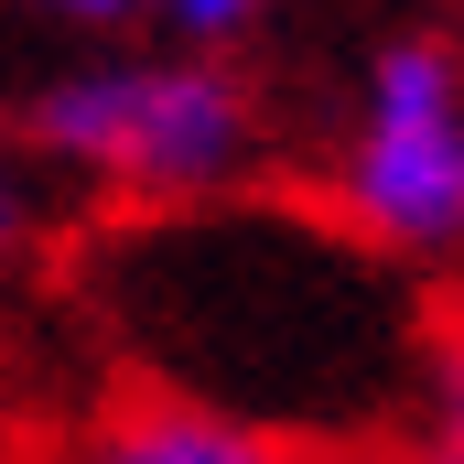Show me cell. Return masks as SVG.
<instances>
[{
	"label": "cell",
	"mask_w": 464,
	"mask_h": 464,
	"mask_svg": "<svg viewBox=\"0 0 464 464\" xmlns=\"http://www.w3.org/2000/svg\"><path fill=\"white\" fill-rule=\"evenodd\" d=\"M33 140L109 184V195H151V206H195L248 173L259 151V119H248V87L217 65V44L195 54H140V65H87L65 87L33 98Z\"/></svg>",
	"instance_id": "obj_1"
},
{
	"label": "cell",
	"mask_w": 464,
	"mask_h": 464,
	"mask_svg": "<svg viewBox=\"0 0 464 464\" xmlns=\"http://www.w3.org/2000/svg\"><path fill=\"white\" fill-rule=\"evenodd\" d=\"M335 195L378 248H411V259L464 248V65H454V44L400 33V44L367 54Z\"/></svg>",
	"instance_id": "obj_2"
},
{
	"label": "cell",
	"mask_w": 464,
	"mask_h": 464,
	"mask_svg": "<svg viewBox=\"0 0 464 464\" xmlns=\"http://www.w3.org/2000/svg\"><path fill=\"white\" fill-rule=\"evenodd\" d=\"M109 454L119 464H270L281 443L237 411H206V400H140L109 421Z\"/></svg>",
	"instance_id": "obj_3"
},
{
	"label": "cell",
	"mask_w": 464,
	"mask_h": 464,
	"mask_svg": "<svg viewBox=\"0 0 464 464\" xmlns=\"http://www.w3.org/2000/svg\"><path fill=\"white\" fill-rule=\"evenodd\" d=\"M140 11H151L173 44H227V33H248L270 0H140Z\"/></svg>",
	"instance_id": "obj_4"
},
{
	"label": "cell",
	"mask_w": 464,
	"mask_h": 464,
	"mask_svg": "<svg viewBox=\"0 0 464 464\" xmlns=\"http://www.w3.org/2000/svg\"><path fill=\"white\" fill-rule=\"evenodd\" d=\"M421 443L464 464V346L432 356V400H421Z\"/></svg>",
	"instance_id": "obj_5"
},
{
	"label": "cell",
	"mask_w": 464,
	"mask_h": 464,
	"mask_svg": "<svg viewBox=\"0 0 464 464\" xmlns=\"http://www.w3.org/2000/svg\"><path fill=\"white\" fill-rule=\"evenodd\" d=\"M33 11H65V22H130L140 0H33Z\"/></svg>",
	"instance_id": "obj_6"
},
{
	"label": "cell",
	"mask_w": 464,
	"mask_h": 464,
	"mask_svg": "<svg viewBox=\"0 0 464 464\" xmlns=\"http://www.w3.org/2000/svg\"><path fill=\"white\" fill-rule=\"evenodd\" d=\"M0 227H11V173H0Z\"/></svg>",
	"instance_id": "obj_7"
}]
</instances>
